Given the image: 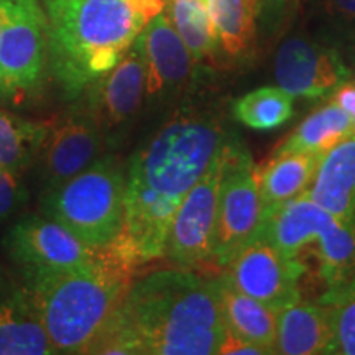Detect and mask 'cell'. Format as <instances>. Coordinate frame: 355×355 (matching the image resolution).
<instances>
[{
  "mask_svg": "<svg viewBox=\"0 0 355 355\" xmlns=\"http://www.w3.org/2000/svg\"><path fill=\"white\" fill-rule=\"evenodd\" d=\"M165 0H44L48 64L71 94L117 66Z\"/></svg>",
  "mask_w": 355,
  "mask_h": 355,
  "instance_id": "obj_2",
  "label": "cell"
},
{
  "mask_svg": "<svg viewBox=\"0 0 355 355\" xmlns=\"http://www.w3.org/2000/svg\"><path fill=\"white\" fill-rule=\"evenodd\" d=\"M224 332L214 278L162 270L132 283L87 354L212 355Z\"/></svg>",
  "mask_w": 355,
  "mask_h": 355,
  "instance_id": "obj_1",
  "label": "cell"
},
{
  "mask_svg": "<svg viewBox=\"0 0 355 355\" xmlns=\"http://www.w3.org/2000/svg\"><path fill=\"white\" fill-rule=\"evenodd\" d=\"M263 224L259 166L247 146L234 135L225 148L212 261L225 268L243 247L261 237Z\"/></svg>",
  "mask_w": 355,
  "mask_h": 355,
  "instance_id": "obj_7",
  "label": "cell"
},
{
  "mask_svg": "<svg viewBox=\"0 0 355 355\" xmlns=\"http://www.w3.org/2000/svg\"><path fill=\"white\" fill-rule=\"evenodd\" d=\"M0 40V97L25 94L42 81L48 64V21L38 0H6Z\"/></svg>",
  "mask_w": 355,
  "mask_h": 355,
  "instance_id": "obj_8",
  "label": "cell"
},
{
  "mask_svg": "<svg viewBox=\"0 0 355 355\" xmlns=\"http://www.w3.org/2000/svg\"><path fill=\"white\" fill-rule=\"evenodd\" d=\"M275 79L295 97H329L350 76L337 48L308 37H290L275 55Z\"/></svg>",
  "mask_w": 355,
  "mask_h": 355,
  "instance_id": "obj_12",
  "label": "cell"
},
{
  "mask_svg": "<svg viewBox=\"0 0 355 355\" xmlns=\"http://www.w3.org/2000/svg\"><path fill=\"white\" fill-rule=\"evenodd\" d=\"M217 354H247V355H268L265 349L243 339V337L234 334L229 329H225L224 337H222Z\"/></svg>",
  "mask_w": 355,
  "mask_h": 355,
  "instance_id": "obj_30",
  "label": "cell"
},
{
  "mask_svg": "<svg viewBox=\"0 0 355 355\" xmlns=\"http://www.w3.org/2000/svg\"><path fill=\"white\" fill-rule=\"evenodd\" d=\"M165 15L196 63H214L219 44L204 0H165Z\"/></svg>",
  "mask_w": 355,
  "mask_h": 355,
  "instance_id": "obj_23",
  "label": "cell"
},
{
  "mask_svg": "<svg viewBox=\"0 0 355 355\" xmlns=\"http://www.w3.org/2000/svg\"><path fill=\"white\" fill-rule=\"evenodd\" d=\"M6 248L24 270L25 282L86 265L99 252L46 216H28L17 222L7 235Z\"/></svg>",
  "mask_w": 355,
  "mask_h": 355,
  "instance_id": "obj_10",
  "label": "cell"
},
{
  "mask_svg": "<svg viewBox=\"0 0 355 355\" xmlns=\"http://www.w3.org/2000/svg\"><path fill=\"white\" fill-rule=\"evenodd\" d=\"M48 125L0 109V166L20 173L33 165Z\"/></svg>",
  "mask_w": 355,
  "mask_h": 355,
  "instance_id": "obj_24",
  "label": "cell"
},
{
  "mask_svg": "<svg viewBox=\"0 0 355 355\" xmlns=\"http://www.w3.org/2000/svg\"><path fill=\"white\" fill-rule=\"evenodd\" d=\"M139 40L145 55L150 99H170L183 94L196 79L198 63L165 12L150 20Z\"/></svg>",
  "mask_w": 355,
  "mask_h": 355,
  "instance_id": "obj_15",
  "label": "cell"
},
{
  "mask_svg": "<svg viewBox=\"0 0 355 355\" xmlns=\"http://www.w3.org/2000/svg\"><path fill=\"white\" fill-rule=\"evenodd\" d=\"M321 159L322 157L314 153H288L270 157L268 162L259 168L265 219L309 188Z\"/></svg>",
  "mask_w": 355,
  "mask_h": 355,
  "instance_id": "obj_20",
  "label": "cell"
},
{
  "mask_svg": "<svg viewBox=\"0 0 355 355\" xmlns=\"http://www.w3.org/2000/svg\"><path fill=\"white\" fill-rule=\"evenodd\" d=\"M6 20H7V3H6V0H0V40H2Z\"/></svg>",
  "mask_w": 355,
  "mask_h": 355,
  "instance_id": "obj_32",
  "label": "cell"
},
{
  "mask_svg": "<svg viewBox=\"0 0 355 355\" xmlns=\"http://www.w3.org/2000/svg\"><path fill=\"white\" fill-rule=\"evenodd\" d=\"M331 101L336 102L355 122V81H345L340 84L331 94Z\"/></svg>",
  "mask_w": 355,
  "mask_h": 355,
  "instance_id": "obj_31",
  "label": "cell"
},
{
  "mask_svg": "<svg viewBox=\"0 0 355 355\" xmlns=\"http://www.w3.org/2000/svg\"><path fill=\"white\" fill-rule=\"evenodd\" d=\"M300 0H257L259 26L266 37H272L291 19Z\"/></svg>",
  "mask_w": 355,
  "mask_h": 355,
  "instance_id": "obj_27",
  "label": "cell"
},
{
  "mask_svg": "<svg viewBox=\"0 0 355 355\" xmlns=\"http://www.w3.org/2000/svg\"><path fill=\"white\" fill-rule=\"evenodd\" d=\"M139 263L117 242L99 247L86 265L26 279L55 354H87L115 308L121 304Z\"/></svg>",
  "mask_w": 355,
  "mask_h": 355,
  "instance_id": "obj_3",
  "label": "cell"
},
{
  "mask_svg": "<svg viewBox=\"0 0 355 355\" xmlns=\"http://www.w3.org/2000/svg\"><path fill=\"white\" fill-rule=\"evenodd\" d=\"M304 193L355 227V135L324 155Z\"/></svg>",
  "mask_w": 355,
  "mask_h": 355,
  "instance_id": "obj_17",
  "label": "cell"
},
{
  "mask_svg": "<svg viewBox=\"0 0 355 355\" xmlns=\"http://www.w3.org/2000/svg\"><path fill=\"white\" fill-rule=\"evenodd\" d=\"M102 140L104 133L87 110L66 115L48 128L35 159L44 193L76 176L99 158Z\"/></svg>",
  "mask_w": 355,
  "mask_h": 355,
  "instance_id": "obj_13",
  "label": "cell"
},
{
  "mask_svg": "<svg viewBox=\"0 0 355 355\" xmlns=\"http://www.w3.org/2000/svg\"><path fill=\"white\" fill-rule=\"evenodd\" d=\"M261 237L304 268L316 260L318 277L327 288L355 273V227L345 224L303 193L266 216Z\"/></svg>",
  "mask_w": 355,
  "mask_h": 355,
  "instance_id": "obj_5",
  "label": "cell"
},
{
  "mask_svg": "<svg viewBox=\"0 0 355 355\" xmlns=\"http://www.w3.org/2000/svg\"><path fill=\"white\" fill-rule=\"evenodd\" d=\"M214 282L225 329L265 349L268 355L277 354V311L239 290L225 273Z\"/></svg>",
  "mask_w": 355,
  "mask_h": 355,
  "instance_id": "obj_19",
  "label": "cell"
},
{
  "mask_svg": "<svg viewBox=\"0 0 355 355\" xmlns=\"http://www.w3.org/2000/svg\"><path fill=\"white\" fill-rule=\"evenodd\" d=\"M48 340L32 293L0 265V355H50Z\"/></svg>",
  "mask_w": 355,
  "mask_h": 355,
  "instance_id": "obj_16",
  "label": "cell"
},
{
  "mask_svg": "<svg viewBox=\"0 0 355 355\" xmlns=\"http://www.w3.org/2000/svg\"><path fill=\"white\" fill-rule=\"evenodd\" d=\"M322 8L331 28L355 44V0H324Z\"/></svg>",
  "mask_w": 355,
  "mask_h": 355,
  "instance_id": "obj_28",
  "label": "cell"
},
{
  "mask_svg": "<svg viewBox=\"0 0 355 355\" xmlns=\"http://www.w3.org/2000/svg\"><path fill=\"white\" fill-rule=\"evenodd\" d=\"M219 51L229 60H250L259 35L257 0H204Z\"/></svg>",
  "mask_w": 355,
  "mask_h": 355,
  "instance_id": "obj_21",
  "label": "cell"
},
{
  "mask_svg": "<svg viewBox=\"0 0 355 355\" xmlns=\"http://www.w3.org/2000/svg\"><path fill=\"white\" fill-rule=\"evenodd\" d=\"M89 107L86 109L102 133L125 127L140 112L146 91V63L140 40L137 38L117 66L89 84Z\"/></svg>",
  "mask_w": 355,
  "mask_h": 355,
  "instance_id": "obj_14",
  "label": "cell"
},
{
  "mask_svg": "<svg viewBox=\"0 0 355 355\" xmlns=\"http://www.w3.org/2000/svg\"><path fill=\"white\" fill-rule=\"evenodd\" d=\"M234 117L252 130H275L285 125L295 112V96L279 86L247 92L234 102Z\"/></svg>",
  "mask_w": 355,
  "mask_h": 355,
  "instance_id": "obj_25",
  "label": "cell"
},
{
  "mask_svg": "<svg viewBox=\"0 0 355 355\" xmlns=\"http://www.w3.org/2000/svg\"><path fill=\"white\" fill-rule=\"evenodd\" d=\"M334 343L331 313L322 303H298L278 311L277 354H331Z\"/></svg>",
  "mask_w": 355,
  "mask_h": 355,
  "instance_id": "obj_18",
  "label": "cell"
},
{
  "mask_svg": "<svg viewBox=\"0 0 355 355\" xmlns=\"http://www.w3.org/2000/svg\"><path fill=\"white\" fill-rule=\"evenodd\" d=\"M232 137L217 110L184 105L132 155L125 186L178 211Z\"/></svg>",
  "mask_w": 355,
  "mask_h": 355,
  "instance_id": "obj_4",
  "label": "cell"
},
{
  "mask_svg": "<svg viewBox=\"0 0 355 355\" xmlns=\"http://www.w3.org/2000/svg\"><path fill=\"white\" fill-rule=\"evenodd\" d=\"M127 175L114 155L99 157L81 173L44 193L42 212L89 247H104L117 237L123 220Z\"/></svg>",
  "mask_w": 355,
  "mask_h": 355,
  "instance_id": "obj_6",
  "label": "cell"
},
{
  "mask_svg": "<svg viewBox=\"0 0 355 355\" xmlns=\"http://www.w3.org/2000/svg\"><path fill=\"white\" fill-rule=\"evenodd\" d=\"M225 270L239 290L277 313L301 301L300 282L304 268L265 237L243 247Z\"/></svg>",
  "mask_w": 355,
  "mask_h": 355,
  "instance_id": "obj_11",
  "label": "cell"
},
{
  "mask_svg": "<svg viewBox=\"0 0 355 355\" xmlns=\"http://www.w3.org/2000/svg\"><path fill=\"white\" fill-rule=\"evenodd\" d=\"M354 135L355 122L336 102L329 101L308 115L300 127L273 150L270 157L288 153H314L324 157L340 141Z\"/></svg>",
  "mask_w": 355,
  "mask_h": 355,
  "instance_id": "obj_22",
  "label": "cell"
},
{
  "mask_svg": "<svg viewBox=\"0 0 355 355\" xmlns=\"http://www.w3.org/2000/svg\"><path fill=\"white\" fill-rule=\"evenodd\" d=\"M227 144L212 159L198 183L186 193L173 217L165 255L178 268L193 270L212 261L217 204Z\"/></svg>",
  "mask_w": 355,
  "mask_h": 355,
  "instance_id": "obj_9",
  "label": "cell"
},
{
  "mask_svg": "<svg viewBox=\"0 0 355 355\" xmlns=\"http://www.w3.org/2000/svg\"><path fill=\"white\" fill-rule=\"evenodd\" d=\"M25 199L26 193L19 173L0 166V222L10 219L24 206Z\"/></svg>",
  "mask_w": 355,
  "mask_h": 355,
  "instance_id": "obj_29",
  "label": "cell"
},
{
  "mask_svg": "<svg viewBox=\"0 0 355 355\" xmlns=\"http://www.w3.org/2000/svg\"><path fill=\"white\" fill-rule=\"evenodd\" d=\"M318 301L326 304L331 313L334 329L331 354L355 355V273L327 288Z\"/></svg>",
  "mask_w": 355,
  "mask_h": 355,
  "instance_id": "obj_26",
  "label": "cell"
}]
</instances>
